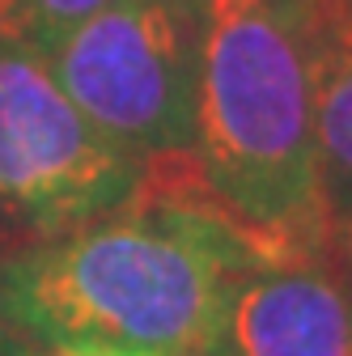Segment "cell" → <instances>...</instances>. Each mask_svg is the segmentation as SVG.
<instances>
[{"instance_id":"6da1fadb","label":"cell","mask_w":352,"mask_h":356,"mask_svg":"<svg viewBox=\"0 0 352 356\" xmlns=\"http://www.w3.org/2000/svg\"><path fill=\"white\" fill-rule=\"evenodd\" d=\"M263 259L191 191L145 183L119 212L9 250V335L111 356H204L230 280Z\"/></svg>"},{"instance_id":"9c48e42d","label":"cell","mask_w":352,"mask_h":356,"mask_svg":"<svg viewBox=\"0 0 352 356\" xmlns=\"http://www.w3.org/2000/svg\"><path fill=\"white\" fill-rule=\"evenodd\" d=\"M51 356H111V352H81V348H56Z\"/></svg>"},{"instance_id":"5b68a950","label":"cell","mask_w":352,"mask_h":356,"mask_svg":"<svg viewBox=\"0 0 352 356\" xmlns=\"http://www.w3.org/2000/svg\"><path fill=\"white\" fill-rule=\"evenodd\" d=\"M204 356H352V242L246 263Z\"/></svg>"},{"instance_id":"52a82bcc","label":"cell","mask_w":352,"mask_h":356,"mask_svg":"<svg viewBox=\"0 0 352 356\" xmlns=\"http://www.w3.org/2000/svg\"><path fill=\"white\" fill-rule=\"evenodd\" d=\"M111 0H0V42L47 51Z\"/></svg>"},{"instance_id":"8992f818","label":"cell","mask_w":352,"mask_h":356,"mask_svg":"<svg viewBox=\"0 0 352 356\" xmlns=\"http://www.w3.org/2000/svg\"><path fill=\"white\" fill-rule=\"evenodd\" d=\"M314 17V13H310ZM319 200L327 238L352 242V26H319Z\"/></svg>"},{"instance_id":"7a4b0ae2","label":"cell","mask_w":352,"mask_h":356,"mask_svg":"<svg viewBox=\"0 0 352 356\" xmlns=\"http://www.w3.org/2000/svg\"><path fill=\"white\" fill-rule=\"evenodd\" d=\"M191 165L195 195L263 259L327 242L310 0H204Z\"/></svg>"},{"instance_id":"3957f363","label":"cell","mask_w":352,"mask_h":356,"mask_svg":"<svg viewBox=\"0 0 352 356\" xmlns=\"http://www.w3.org/2000/svg\"><path fill=\"white\" fill-rule=\"evenodd\" d=\"M204 0H111L47 64L77 111L149 170L191 165Z\"/></svg>"},{"instance_id":"277c9868","label":"cell","mask_w":352,"mask_h":356,"mask_svg":"<svg viewBox=\"0 0 352 356\" xmlns=\"http://www.w3.org/2000/svg\"><path fill=\"white\" fill-rule=\"evenodd\" d=\"M149 165L98 131L42 51L0 42V250L127 208Z\"/></svg>"},{"instance_id":"30bf717a","label":"cell","mask_w":352,"mask_h":356,"mask_svg":"<svg viewBox=\"0 0 352 356\" xmlns=\"http://www.w3.org/2000/svg\"><path fill=\"white\" fill-rule=\"evenodd\" d=\"M0 263H5V250H0ZM9 335V327H5V318H0V339H5Z\"/></svg>"},{"instance_id":"ba28073f","label":"cell","mask_w":352,"mask_h":356,"mask_svg":"<svg viewBox=\"0 0 352 356\" xmlns=\"http://www.w3.org/2000/svg\"><path fill=\"white\" fill-rule=\"evenodd\" d=\"M319 26H352V0H310Z\"/></svg>"}]
</instances>
